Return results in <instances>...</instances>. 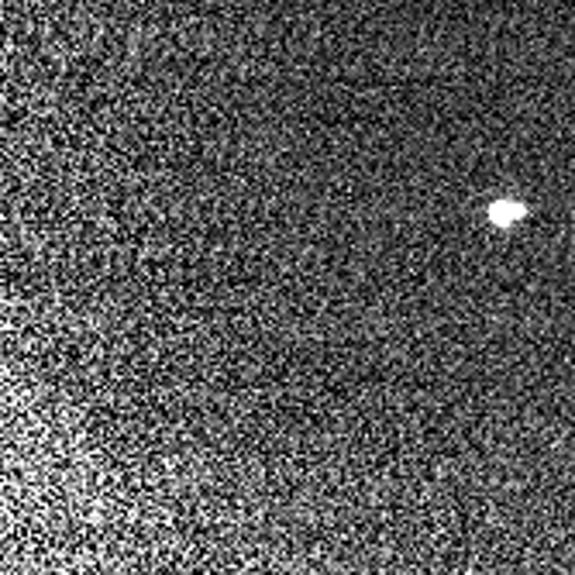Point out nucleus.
I'll list each match as a JSON object with an SVG mask.
<instances>
[{
    "label": "nucleus",
    "mask_w": 575,
    "mask_h": 575,
    "mask_svg": "<svg viewBox=\"0 0 575 575\" xmlns=\"http://www.w3.org/2000/svg\"><path fill=\"white\" fill-rule=\"evenodd\" d=\"M524 214V207H517V203H496L493 210H489V218L496 220V224H510V220H517Z\"/></svg>",
    "instance_id": "f257e3e1"
}]
</instances>
